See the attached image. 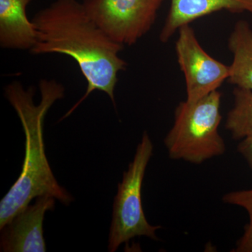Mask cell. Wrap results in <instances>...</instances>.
<instances>
[{
  "mask_svg": "<svg viewBox=\"0 0 252 252\" xmlns=\"http://www.w3.org/2000/svg\"><path fill=\"white\" fill-rule=\"evenodd\" d=\"M220 99L221 94L215 91L178 104L173 126L164 140L170 158L200 164L225 153L224 140L219 133Z\"/></svg>",
  "mask_w": 252,
  "mask_h": 252,
  "instance_id": "3957f363",
  "label": "cell"
},
{
  "mask_svg": "<svg viewBox=\"0 0 252 252\" xmlns=\"http://www.w3.org/2000/svg\"><path fill=\"white\" fill-rule=\"evenodd\" d=\"M238 151L245 158L252 170V136L242 140L238 144Z\"/></svg>",
  "mask_w": 252,
  "mask_h": 252,
  "instance_id": "4fadbf2b",
  "label": "cell"
},
{
  "mask_svg": "<svg viewBox=\"0 0 252 252\" xmlns=\"http://www.w3.org/2000/svg\"><path fill=\"white\" fill-rule=\"evenodd\" d=\"M222 200L229 205L242 207L248 212L250 221L245 225L243 236L239 239L233 252H252V189L230 192L223 195Z\"/></svg>",
  "mask_w": 252,
  "mask_h": 252,
  "instance_id": "7c38bea8",
  "label": "cell"
},
{
  "mask_svg": "<svg viewBox=\"0 0 252 252\" xmlns=\"http://www.w3.org/2000/svg\"><path fill=\"white\" fill-rule=\"evenodd\" d=\"M222 10L233 14H252V0H170L159 39L166 43L182 26Z\"/></svg>",
  "mask_w": 252,
  "mask_h": 252,
  "instance_id": "ba28073f",
  "label": "cell"
},
{
  "mask_svg": "<svg viewBox=\"0 0 252 252\" xmlns=\"http://www.w3.org/2000/svg\"><path fill=\"white\" fill-rule=\"evenodd\" d=\"M176 54L181 70L185 74L187 100L194 102L211 94L229 77V66L210 56L197 39L190 25L178 31Z\"/></svg>",
  "mask_w": 252,
  "mask_h": 252,
  "instance_id": "8992f818",
  "label": "cell"
},
{
  "mask_svg": "<svg viewBox=\"0 0 252 252\" xmlns=\"http://www.w3.org/2000/svg\"><path fill=\"white\" fill-rule=\"evenodd\" d=\"M154 146L147 132L137 146L133 160L124 172L122 182L113 206L112 221L109 235V252H114L124 243L136 237L146 236L158 240L156 231L160 225H152L147 221L142 203V187L146 168Z\"/></svg>",
  "mask_w": 252,
  "mask_h": 252,
  "instance_id": "277c9868",
  "label": "cell"
},
{
  "mask_svg": "<svg viewBox=\"0 0 252 252\" xmlns=\"http://www.w3.org/2000/svg\"><path fill=\"white\" fill-rule=\"evenodd\" d=\"M56 198H36L1 229L0 248L4 252H45L43 222L46 212L54 210Z\"/></svg>",
  "mask_w": 252,
  "mask_h": 252,
  "instance_id": "52a82bcc",
  "label": "cell"
},
{
  "mask_svg": "<svg viewBox=\"0 0 252 252\" xmlns=\"http://www.w3.org/2000/svg\"><path fill=\"white\" fill-rule=\"evenodd\" d=\"M36 42L30 52L58 54L74 60L87 82V89L65 119L93 92L105 93L116 107L115 91L119 72L127 63L119 56L124 46L117 42L97 24L78 0H56L32 19Z\"/></svg>",
  "mask_w": 252,
  "mask_h": 252,
  "instance_id": "6da1fadb",
  "label": "cell"
},
{
  "mask_svg": "<svg viewBox=\"0 0 252 252\" xmlns=\"http://www.w3.org/2000/svg\"><path fill=\"white\" fill-rule=\"evenodd\" d=\"M233 54L228 81L235 87L252 91V28L246 21L235 23L228 40Z\"/></svg>",
  "mask_w": 252,
  "mask_h": 252,
  "instance_id": "30bf717a",
  "label": "cell"
},
{
  "mask_svg": "<svg viewBox=\"0 0 252 252\" xmlns=\"http://www.w3.org/2000/svg\"><path fill=\"white\" fill-rule=\"evenodd\" d=\"M164 0H84L86 11L114 41L135 44L150 31Z\"/></svg>",
  "mask_w": 252,
  "mask_h": 252,
  "instance_id": "5b68a950",
  "label": "cell"
},
{
  "mask_svg": "<svg viewBox=\"0 0 252 252\" xmlns=\"http://www.w3.org/2000/svg\"><path fill=\"white\" fill-rule=\"evenodd\" d=\"M41 99L35 104L33 86L25 89L14 81L6 86L5 97L11 104L22 124L26 135V154L22 172L17 181L0 202V229L9 223L34 198L49 195L64 205L74 198L55 178L46 158L44 124L53 104L64 97V88L58 81L41 79L39 84Z\"/></svg>",
  "mask_w": 252,
  "mask_h": 252,
  "instance_id": "7a4b0ae2",
  "label": "cell"
},
{
  "mask_svg": "<svg viewBox=\"0 0 252 252\" xmlns=\"http://www.w3.org/2000/svg\"><path fill=\"white\" fill-rule=\"evenodd\" d=\"M234 105L227 114L225 127L234 140L252 136V91L235 87Z\"/></svg>",
  "mask_w": 252,
  "mask_h": 252,
  "instance_id": "8fae6325",
  "label": "cell"
},
{
  "mask_svg": "<svg viewBox=\"0 0 252 252\" xmlns=\"http://www.w3.org/2000/svg\"><path fill=\"white\" fill-rule=\"evenodd\" d=\"M32 0H0V46L5 49L31 50L36 32L27 15Z\"/></svg>",
  "mask_w": 252,
  "mask_h": 252,
  "instance_id": "9c48e42d",
  "label": "cell"
}]
</instances>
